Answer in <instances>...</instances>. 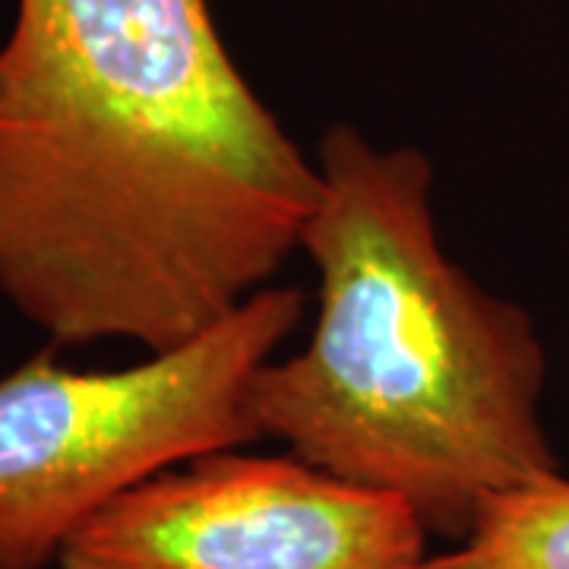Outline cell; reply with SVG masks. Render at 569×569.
Segmentation results:
<instances>
[{
  "instance_id": "6da1fadb",
  "label": "cell",
  "mask_w": 569,
  "mask_h": 569,
  "mask_svg": "<svg viewBox=\"0 0 569 569\" xmlns=\"http://www.w3.org/2000/svg\"><path fill=\"white\" fill-rule=\"evenodd\" d=\"M317 197L209 0H17L0 291L58 346H183L269 288Z\"/></svg>"
},
{
  "instance_id": "7a4b0ae2",
  "label": "cell",
  "mask_w": 569,
  "mask_h": 569,
  "mask_svg": "<svg viewBox=\"0 0 569 569\" xmlns=\"http://www.w3.org/2000/svg\"><path fill=\"white\" fill-rule=\"evenodd\" d=\"M317 171L301 247L320 310L305 351L257 373V430L462 541L490 500L560 471L541 421V339L522 307L449 260L425 152L336 123Z\"/></svg>"
},
{
  "instance_id": "3957f363",
  "label": "cell",
  "mask_w": 569,
  "mask_h": 569,
  "mask_svg": "<svg viewBox=\"0 0 569 569\" xmlns=\"http://www.w3.org/2000/svg\"><path fill=\"white\" fill-rule=\"evenodd\" d=\"M305 317L269 284L171 351L73 370L54 351L0 377V569H44L111 500L164 468L260 440L250 392Z\"/></svg>"
},
{
  "instance_id": "277c9868",
  "label": "cell",
  "mask_w": 569,
  "mask_h": 569,
  "mask_svg": "<svg viewBox=\"0 0 569 569\" xmlns=\"http://www.w3.org/2000/svg\"><path fill=\"white\" fill-rule=\"evenodd\" d=\"M427 529L387 493L288 456L219 449L99 509L61 569H427Z\"/></svg>"
},
{
  "instance_id": "5b68a950",
  "label": "cell",
  "mask_w": 569,
  "mask_h": 569,
  "mask_svg": "<svg viewBox=\"0 0 569 569\" xmlns=\"http://www.w3.org/2000/svg\"><path fill=\"white\" fill-rule=\"evenodd\" d=\"M427 569H569V478L553 471L500 493Z\"/></svg>"
}]
</instances>
